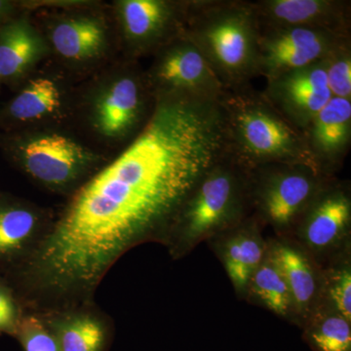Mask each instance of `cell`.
Returning <instances> with one entry per match:
<instances>
[{"label":"cell","mask_w":351,"mask_h":351,"mask_svg":"<svg viewBox=\"0 0 351 351\" xmlns=\"http://www.w3.org/2000/svg\"><path fill=\"white\" fill-rule=\"evenodd\" d=\"M269 256L285 278L293 308L299 313H306L317 295V277L313 265L299 249L290 245H276Z\"/></svg>","instance_id":"obj_20"},{"label":"cell","mask_w":351,"mask_h":351,"mask_svg":"<svg viewBox=\"0 0 351 351\" xmlns=\"http://www.w3.org/2000/svg\"><path fill=\"white\" fill-rule=\"evenodd\" d=\"M48 46L27 17L0 27V78L8 82L27 75L40 61Z\"/></svg>","instance_id":"obj_18"},{"label":"cell","mask_w":351,"mask_h":351,"mask_svg":"<svg viewBox=\"0 0 351 351\" xmlns=\"http://www.w3.org/2000/svg\"><path fill=\"white\" fill-rule=\"evenodd\" d=\"M53 50L73 63H88L104 56L108 46V27L100 17L75 14L59 18L51 25Z\"/></svg>","instance_id":"obj_17"},{"label":"cell","mask_w":351,"mask_h":351,"mask_svg":"<svg viewBox=\"0 0 351 351\" xmlns=\"http://www.w3.org/2000/svg\"><path fill=\"white\" fill-rule=\"evenodd\" d=\"M249 209V171L226 151L184 203L163 243L179 257L203 239L240 225Z\"/></svg>","instance_id":"obj_4"},{"label":"cell","mask_w":351,"mask_h":351,"mask_svg":"<svg viewBox=\"0 0 351 351\" xmlns=\"http://www.w3.org/2000/svg\"><path fill=\"white\" fill-rule=\"evenodd\" d=\"M154 99L142 130L71 193L36 251L6 272L25 311L95 302L99 285L126 252L164 241L198 182L226 154L219 100Z\"/></svg>","instance_id":"obj_1"},{"label":"cell","mask_w":351,"mask_h":351,"mask_svg":"<svg viewBox=\"0 0 351 351\" xmlns=\"http://www.w3.org/2000/svg\"><path fill=\"white\" fill-rule=\"evenodd\" d=\"M223 245V262L237 290L248 288L252 276L265 257V247L254 219H246L232 228Z\"/></svg>","instance_id":"obj_19"},{"label":"cell","mask_w":351,"mask_h":351,"mask_svg":"<svg viewBox=\"0 0 351 351\" xmlns=\"http://www.w3.org/2000/svg\"><path fill=\"white\" fill-rule=\"evenodd\" d=\"M351 36L311 27L260 29L258 76L265 80L326 59Z\"/></svg>","instance_id":"obj_10"},{"label":"cell","mask_w":351,"mask_h":351,"mask_svg":"<svg viewBox=\"0 0 351 351\" xmlns=\"http://www.w3.org/2000/svg\"><path fill=\"white\" fill-rule=\"evenodd\" d=\"M54 215L49 210L0 193V267L25 262L47 234Z\"/></svg>","instance_id":"obj_12"},{"label":"cell","mask_w":351,"mask_h":351,"mask_svg":"<svg viewBox=\"0 0 351 351\" xmlns=\"http://www.w3.org/2000/svg\"><path fill=\"white\" fill-rule=\"evenodd\" d=\"M304 136L316 167L332 177L350 152L351 101L332 97L311 120Z\"/></svg>","instance_id":"obj_14"},{"label":"cell","mask_w":351,"mask_h":351,"mask_svg":"<svg viewBox=\"0 0 351 351\" xmlns=\"http://www.w3.org/2000/svg\"><path fill=\"white\" fill-rule=\"evenodd\" d=\"M260 29L311 27L351 36L350 0H250Z\"/></svg>","instance_id":"obj_13"},{"label":"cell","mask_w":351,"mask_h":351,"mask_svg":"<svg viewBox=\"0 0 351 351\" xmlns=\"http://www.w3.org/2000/svg\"><path fill=\"white\" fill-rule=\"evenodd\" d=\"M182 36L226 89L258 77L260 25L250 0H189Z\"/></svg>","instance_id":"obj_2"},{"label":"cell","mask_w":351,"mask_h":351,"mask_svg":"<svg viewBox=\"0 0 351 351\" xmlns=\"http://www.w3.org/2000/svg\"><path fill=\"white\" fill-rule=\"evenodd\" d=\"M4 151L32 181L57 193H71L98 170L99 156L58 133L7 136Z\"/></svg>","instance_id":"obj_5"},{"label":"cell","mask_w":351,"mask_h":351,"mask_svg":"<svg viewBox=\"0 0 351 351\" xmlns=\"http://www.w3.org/2000/svg\"><path fill=\"white\" fill-rule=\"evenodd\" d=\"M154 101L145 73L131 64L94 95L90 108L92 126L101 137L130 142L151 117Z\"/></svg>","instance_id":"obj_7"},{"label":"cell","mask_w":351,"mask_h":351,"mask_svg":"<svg viewBox=\"0 0 351 351\" xmlns=\"http://www.w3.org/2000/svg\"><path fill=\"white\" fill-rule=\"evenodd\" d=\"M330 299L334 311L351 321V271L350 265L335 269L330 278Z\"/></svg>","instance_id":"obj_26"},{"label":"cell","mask_w":351,"mask_h":351,"mask_svg":"<svg viewBox=\"0 0 351 351\" xmlns=\"http://www.w3.org/2000/svg\"><path fill=\"white\" fill-rule=\"evenodd\" d=\"M252 294L269 311L287 316L293 309L292 300L282 272L270 256L263 258L248 284Z\"/></svg>","instance_id":"obj_22"},{"label":"cell","mask_w":351,"mask_h":351,"mask_svg":"<svg viewBox=\"0 0 351 351\" xmlns=\"http://www.w3.org/2000/svg\"><path fill=\"white\" fill-rule=\"evenodd\" d=\"M307 336L317 351H351L350 322L335 311L320 316Z\"/></svg>","instance_id":"obj_23"},{"label":"cell","mask_w":351,"mask_h":351,"mask_svg":"<svg viewBox=\"0 0 351 351\" xmlns=\"http://www.w3.org/2000/svg\"><path fill=\"white\" fill-rule=\"evenodd\" d=\"M325 71L332 97L351 101V43L341 46L325 59Z\"/></svg>","instance_id":"obj_24"},{"label":"cell","mask_w":351,"mask_h":351,"mask_svg":"<svg viewBox=\"0 0 351 351\" xmlns=\"http://www.w3.org/2000/svg\"><path fill=\"white\" fill-rule=\"evenodd\" d=\"M0 80H1V78H0Z\"/></svg>","instance_id":"obj_28"},{"label":"cell","mask_w":351,"mask_h":351,"mask_svg":"<svg viewBox=\"0 0 351 351\" xmlns=\"http://www.w3.org/2000/svg\"><path fill=\"white\" fill-rule=\"evenodd\" d=\"M14 336L25 351H60L54 335L36 313H23Z\"/></svg>","instance_id":"obj_25"},{"label":"cell","mask_w":351,"mask_h":351,"mask_svg":"<svg viewBox=\"0 0 351 351\" xmlns=\"http://www.w3.org/2000/svg\"><path fill=\"white\" fill-rule=\"evenodd\" d=\"M145 73L154 97L186 96L219 100L226 88L199 50L184 36L166 44L154 55Z\"/></svg>","instance_id":"obj_8"},{"label":"cell","mask_w":351,"mask_h":351,"mask_svg":"<svg viewBox=\"0 0 351 351\" xmlns=\"http://www.w3.org/2000/svg\"><path fill=\"white\" fill-rule=\"evenodd\" d=\"M262 92L289 123L304 133L332 98L327 85L325 59L269 78Z\"/></svg>","instance_id":"obj_11"},{"label":"cell","mask_w":351,"mask_h":351,"mask_svg":"<svg viewBox=\"0 0 351 351\" xmlns=\"http://www.w3.org/2000/svg\"><path fill=\"white\" fill-rule=\"evenodd\" d=\"M54 335L60 351H104L112 318L96 302L36 313Z\"/></svg>","instance_id":"obj_15"},{"label":"cell","mask_w":351,"mask_h":351,"mask_svg":"<svg viewBox=\"0 0 351 351\" xmlns=\"http://www.w3.org/2000/svg\"><path fill=\"white\" fill-rule=\"evenodd\" d=\"M63 103V90L59 83L43 76L31 80L14 97L6 108V115L17 123H34L57 114Z\"/></svg>","instance_id":"obj_21"},{"label":"cell","mask_w":351,"mask_h":351,"mask_svg":"<svg viewBox=\"0 0 351 351\" xmlns=\"http://www.w3.org/2000/svg\"><path fill=\"white\" fill-rule=\"evenodd\" d=\"M332 177L304 164H269L249 171L251 208L278 230L298 226Z\"/></svg>","instance_id":"obj_6"},{"label":"cell","mask_w":351,"mask_h":351,"mask_svg":"<svg viewBox=\"0 0 351 351\" xmlns=\"http://www.w3.org/2000/svg\"><path fill=\"white\" fill-rule=\"evenodd\" d=\"M189 0H121L115 4L120 36L131 57L156 54L184 32Z\"/></svg>","instance_id":"obj_9"},{"label":"cell","mask_w":351,"mask_h":351,"mask_svg":"<svg viewBox=\"0 0 351 351\" xmlns=\"http://www.w3.org/2000/svg\"><path fill=\"white\" fill-rule=\"evenodd\" d=\"M13 4L10 1L0 0V27L5 24L13 11Z\"/></svg>","instance_id":"obj_27"},{"label":"cell","mask_w":351,"mask_h":351,"mask_svg":"<svg viewBox=\"0 0 351 351\" xmlns=\"http://www.w3.org/2000/svg\"><path fill=\"white\" fill-rule=\"evenodd\" d=\"M351 223L350 191L328 182L298 223L302 237L314 251L331 248L348 234Z\"/></svg>","instance_id":"obj_16"},{"label":"cell","mask_w":351,"mask_h":351,"mask_svg":"<svg viewBox=\"0 0 351 351\" xmlns=\"http://www.w3.org/2000/svg\"><path fill=\"white\" fill-rule=\"evenodd\" d=\"M219 103L225 117L226 154L244 169L304 164L319 171L304 133L289 123L262 91L252 84L226 89Z\"/></svg>","instance_id":"obj_3"}]
</instances>
